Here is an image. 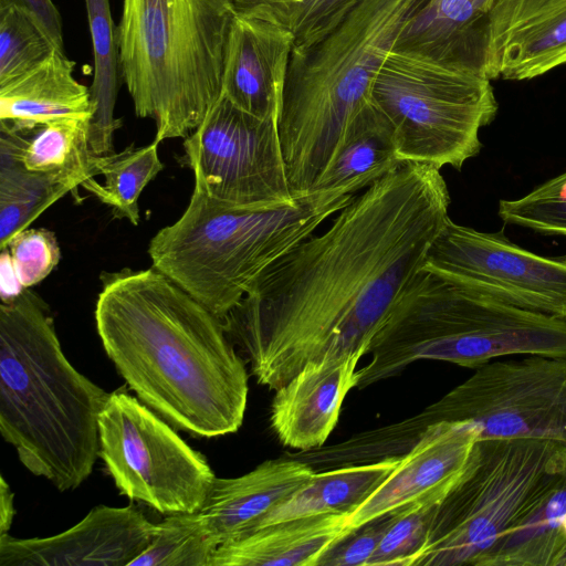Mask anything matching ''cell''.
Wrapping results in <instances>:
<instances>
[{
  "mask_svg": "<svg viewBox=\"0 0 566 566\" xmlns=\"http://www.w3.org/2000/svg\"><path fill=\"white\" fill-rule=\"evenodd\" d=\"M450 201L440 169L405 164L270 265L222 319L258 384L276 390L310 363L368 354Z\"/></svg>",
  "mask_w": 566,
  "mask_h": 566,
  "instance_id": "6da1fadb",
  "label": "cell"
},
{
  "mask_svg": "<svg viewBox=\"0 0 566 566\" xmlns=\"http://www.w3.org/2000/svg\"><path fill=\"white\" fill-rule=\"evenodd\" d=\"M99 279L97 334L137 398L191 436L238 431L249 376L222 319L153 266Z\"/></svg>",
  "mask_w": 566,
  "mask_h": 566,
  "instance_id": "7a4b0ae2",
  "label": "cell"
},
{
  "mask_svg": "<svg viewBox=\"0 0 566 566\" xmlns=\"http://www.w3.org/2000/svg\"><path fill=\"white\" fill-rule=\"evenodd\" d=\"M109 392L65 357L46 303L31 289L0 305V433L23 467L75 490L99 453Z\"/></svg>",
  "mask_w": 566,
  "mask_h": 566,
  "instance_id": "3957f363",
  "label": "cell"
},
{
  "mask_svg": "<svg viewBox=\"0 0 566 566\" xmlns=\"http://www.w3.org/2000/svg\"><path fill=\"white\" fill-rule=\"evenodd\" d=\"M426 0H363L319 40L294 46L277 130L294 198L333 163L377 75Z\"/></svg>",
  "mask_w": 566,
  "mask_h": 566,
  "instance_id": "277c9868",
  "label": "cell"
},
{
  "mask_svg": "<svg viewBox=\"0 0 566 566\" xmlns=\"http://www.w3.org/2000/svg\"><path fill=\"white\" fill-rule=\"evenodd\" d=\"M355 195L321 190L285 207L247 208L193 189L180 218L151 238L148 254L153 268L223 319L270 265Z\"/></svg>",
  "mask_w": 566,
  "mask_h": 566,
  "instance_id": "5b68a950",
  "label": "cell"
},
{
  "mask_svg": "<svg viewBox=\"0 0 566 566\" xmlns=\"http://www.w3.org/2000/svg\"><path fill=\"white\" fill-rule=\"evenodd\" d=\"M370 360L356 371L364 389L419 359L479 368L493 358H566V319L520 310L470 292L424 263L375 336Z\"/></svg>",
  "mask_w": 566,
  "mask_h": 566,
  "instance_id": "8992f818",
  "label": "cell"
},
{
  "mask_svg": "<svg viewBox=\"0 0 566 566\" xmlns=\"http://www.w3.org/2000/svg\"><path fill=\"white\" fill-rule=\"evenodd\" d=\"M231 0H124L119 70L154 142L187 137L222 95Z\"/></svg>",
  "mask_w": 566,
  "mask_h": 566,
  "instance_id": "52a82bcc",
  "label": "cell"
},
{
  "mask_svg": "<svg viewBox=\"0 0 566 566\" xmlns=\"http://www.w3.org/2000/svg\"><path fill=\"white\" fill-rule=\"evenodd\" d=\"M491 80L471 69L395 48L371 103L389 120L402 164L461 170L483 147L480 129L499 109Z\"/></svg>",
  "mask_w": 566,
  "mask_h": 566,
  "instance_id": "ba28073f",
  "label": "cell"
},
{
  "mask_svg": "<svg viewBox=\"0 0 566 566\" xmlns=\"http://www.w3.org/2000/svg\"><path fill=\"white\" fill-rule=\"evenodd\" d=\"M565 453L566 446L554 441L478 440L416 565L479 566Z\"/></svg>",
  "mask_w": 566,
  "mask_h": 566,
  "instance_id": "9c48e42d",
  "label": "cell"
},
{
  "mask_svg": "<svg viewBox=\"0 0 566 566\" xmlns=\"http://www.w3.org/2000/svg\"><path fill=\"white\" fill-rule=\"evenodd\" d=\"M99 453L119 492L164 514L199 511L216 479L206 458L123 388L99 415Z\"/></svg>",
  "mask_w": 566,
  "mask_h": 566,
  "instance_id": "30bf717a",
  "label": "cell"
},
{
  "mask_svg": "<svg viewBox=\"0 0 566 566\" xmlns=\"http://www.w3.org/2000/svg\"><path fill=\"white\" fill-rule=\"evenodd\" d=\"M408 421L419 434L436 422H463L475 429L478 440L566 446V358L531 355L488 363Z\"/></svg>",
  "mask_w": 566,
  "mask_h": 566,
  "instance_id": "8fae6325",
  "label": "cell"
},
{
  "mask_svg": "<svg viewBox=\"0 0 566 566\" xmlns=\"http://www.w3.org/2000/svg\"><path fill=\"white\" fill-rule=\"evenodd\" d=\"M184 164L195 188L219 202L280 208L296 202L282 154L277 123L250 115L226 96L184 142Z\"/></svg>",
  "mask_w": 566,
  "mask_h": 566,
  "instance_id": "7c38bea8",
  "label": "cell"
},
{
  "mask_svg": "<svg viewBox=\"0 0 566 566\" xmlns=\"http://www.w3.org/2000/svg\"><path fill=\"white\" fill-rule=\"evenodd\" d=\"M424 264L481 296L566 319V254L541 255L512 242L502 230L483 232L450 219Z\"/></svg>",
  "mask_w": 566,
  "mask_h": 566,
  "instance_id": "4fadbf2b",
  "label": "cell"
},
{
  "mask_svg": "<svg viewBox=\"0 0 566 566\" xmlns=\"http://www.w3.org/2000/svg\"><path fill=\"white\" fill-rule=\"evenodd\" d=\"M156 525L135 505H98L53 536L0 535V566H128L148 546Z\"/></svg>",
  "mask_w": 566,
  "mask_h": 566,
  "instance_id": "5bb4252c",
  "label": "cell"
},
{
  "mask_svg": "<svg viewBox=\"0 0 566 566\" xmlns=\"http://www.w3.org/2000/svg\"><path fill=\"white\" fill-rule=\"evenodd\" d=\"M478 441L463 422H436L399 459L380 485L347 514V526L365 524L436 493H449L464 473Z\"/></svg>",
  "mask_w": 566,
  "mask_h": 566,
  "instance_id": "9a60e30c",
  "label": "cell"
},
{
  "mask_svg": "<svg viewBox=\"0 0 566 566\" xmlns=\"http://www.w3.org/2000/svg\"><path fill=\"white\" fill-rule=\"evenodd\" d=\"M294 38L269 21L234 14L226 46L222 95L241 111L277 123Z\"/></svg>",
  "mask_w": 566,
  "mask_h": 566,
  "instance_id": "2e32d148",
  "label": "cell"
},
{
  "mask_svg": "<svg viewBox=\"0 0 566 566\" xmlns=\"http://www.w3.org/2000/svg\"><path fill=\"white\" fill-rule=\"evenodd\" d=\"M566 64V0H501L490 29L486 76L523 81Z\"/></svg>",
  "mask_w": 566,
  "mask_h": 566,
  "instance_id": "e0dca14e",
  "label": "cell"
},
{
  "mask_svg": "<svg viewBox=\"0 0 566 566\" xmlns=\"http://www.w3.org/2000/svg\"><path fill=\"white\" fill-rule=\"evenodd\" d=\"M360 358L352 355L310 363L275 390L270 421L283 446L306 451L325 443L346 395L356 386Z\"/></svg>",
  "mask_w": 566,
  "mask_h": 566,
  "instance_id": "ac0fdd59",
  "label": "cell"
},
{
  "mask_svg": "<svg viewBox=\"0 0 566 566\" xmlns=\"http://www.w3.org/2000/svg\"><path fill=\"white\" fill-rule=\"evenodd\" d=\"M315 473L295 459L266 460L237 478H217L199 510L218 545L253 531Z\"/></svg>",
  "mask_w": 566,
  "mask_h": 566,
  "instance_id": "d6986e66",
  "label": "cell"
},
{
  "mask_svg": "<svg viewBox=\"0 0 566 566\" xmlns=\"http://www.w3.org/2000/svg\"><path fill=\"white\" fill-rule=\"evenodd\" d=\"M500 1L426 0L406 22L395 48L486 76L491 19Z\"/></svg>",
  "mask_w": 566,
  "mask_h": 566,
  "instance_id": "ffe728a7",
  "label": "cell"
},
{
  "mask_svg": "<svg viewBox=\"0 0 566 566\" xmlns=\"http://www.w3.org/2000/svg\"><path fill=\"white\" fill-rule=\"evenodd\" d=\"M566 453L479 566H566Z\"/></svg>",
  "mask_w": 566,
  "mask_h": 566,
  "instance_id": "44dd1931",
  "label": "cell"
},
{
  "mask_svg": "<svg viewBox=\"0 0 566 566\" xmlns=\"http://www.w3.org/2000/svg\"><path fill=\"white\" fill-rule=\"evenodd\" d=\"M347 514L273 523L218 546L211 566H317L323 555L353 533Z\"/></svg>",
  "mask_w": 566,
  "mask_h": 566,
  "instance_id": "7402d4cb",
  "label": "cell"
},
{
  "mask_svg": "<svg viewBox=\"0 0 566 566\" xmlns=\"http://www.w3.org/2000/svg\"><path fill=\"white\" fill-rule=\"evenodd\" d=\"M74 67L56 49L30 72L0 85V124L20 129L60 118L92 120L91 88L75 80Z\"/></svg>",
  "mask_w": 566,
  "mask_h": 566,
  "instance_id": "603a6c76",
  "label": "cell"
},
{
  "mask_svg": "<svg viewBox=\"0 0 566 566\" xmlns=\"http://www.w3.org/2000/svg\"><path fill=\"white\" fill-rule=\"evenodd\" d=\"M402 165L392 127L370 101L352 122L336 157L311 192L347 189L357 193Z\"/></svg>",
  "mask_w": 566,
  "mask_h": 566,
  "instance_id": "cb8c5ba5",
  "label": "cell"
},
{
  "mask_svg": "<svg viewBox=\"0 0 566 566\" xmlns=\"http://www.w3.org/2000/svg\"><path fill=\"white\" fill-rule=\"evenodd\" d=\"M90 124L88 118H60L20 129L0 124V135L9 140L28 170L56 175L77 189L96 175L88 143Z\"/></svg>",
  "mask_w": 566,
  "mask_h": 566,
  "instance_id": "d4e9b609",
  "label": "cell"
},
{
  "mask_svg": "<svg viewBox=\"0 0 566 566\" xmlns=\"http://www.w3.org/2000/svg\"><path fill=\"white\" fill-rule=\"evenodd\" d=\"M399 459L400 457H391L315 471L292 496L266 514L254 530L301 517L348 514L380 485Z\"/></svg>",
  "mask_w": 566,
  "mask_h": 566,
  "instance_id": "484cf974",
  "label": "cell"
},
{
  "mask_svg": "<svg viewBox=\"0 0 566 566\" xmlns=\"http://www.w3.org/2000/svg\"><path fill=\"white\" fill-rule=\"evenodd\" d=\"M67 180L28 170L9 140L0 135V248L27 229L44 210L70 191Z\"/></svg>",
  "mask_w": 566,
  "mask_h": 566,
  "instance_id": "4316f807",
  "label": "cell"
},
{
  "mask_svg": "<svg viewBox=\"0 0 566 566\" xmlns=\"http://www.w3.org/2000/svg\"><path fill=\"white\" fill-rule=\"evenodd\" d=\"M94 56V76L91 88L95 114L90 124L88 143L94 156L113 153V136L122 126L114 117L118 91L119 56L116 29L109 0H84Z\"/></svg>",
  "mask_w": 566,
  "mask_h": 566,
  "instance_id": "83f0119b",
  "label": "cell"
},
{
  "mask_svg": "<svg viewBox=\"0 0 566 566\" xmlns=\"http://www.w3.org/2000/svg\"><path fill=\"white\" fill-rule=\"evenodd\" d=\"M158 145L134 144L119 153L93 156L96 175L104 177V185L91 178L82 187L103 203L112 207L115 218L127 219L134 226L139 222L138 199L145 187L163 170Z\"/></svg>",
  "mask_w": 566,
  "mask_h": 566,
  "instance_id": "f1b7e54d",
  "label": "cell"
},
{
  "mask_svg": "<svg viewBox=\"0 0 566 566\" xmlns=\"http://www.w3.org/2000/svg\"><path fill=\"white\" fill-rule=\"evenodd\" d=\"M363 0H231L237 13L289 31L294 46L308 45L335 29Z\"/></svg>",
  "mask_w": 566,
  "mask_h": 566,
  "instance_id": "f546056e",
  "label": "cell"
},
{
  "mask_svg": "<svg viewBox=\"0 0 566 566\" xmlns=\"http://www.w3.org/2000/svg\"><path fill=\"white\" fill-rule=\"evenodd\" d=\"M218 546L199 511L168 514L128 566H211Z\"/></svg>",
  "mask_w": 566,
  "mask_h": 566,
  "instance_id": "4dcf8cb0",
  "label": "cell"
},
{
  "mask_svg": "<svg viewBox=\"0 0 566 566\" xmlns=\"http://www.w3.org/2000/svg\"><path fill=\"white\" fill-rule=\"evenodd\" d=\"M448 494L436 493L392 512L367 566H415L427 545L439 505Z\"/></svg>",
  "mask_w": 566,
  "mask_h": 566,
  "instance_id": "1f68e13d",
  "label": "cell"
},
{
  "mask_svg": "<svg viewBox=\"0 0 566 566\" xmlns=\"http://www.w3.org/2000/svg\"><path fill=\"white\" fill-rule=\"evenodd\" d=\"M54 50L52 39L28 11L0 6V85L30 72Z\"/></svg>",
  "mask_w": 566,
  "mask_h": 566,
  "instance_id": "d6a6232c",
  "label": "cell"
},
{
  "mask_svg": "<svg viewBox=\"0 0 566 566\" xmlns=\"http://www.w3.org/2000/svg\"><path fill=\"white\" fill-rule=\"evenodd\" d=\"M497 214L505 224L566 237V171L521 198L500 200Z\"/></svg>",
  "mask_w": 566,
  "mask_h": 566,
  "instance_id": "836d02e7",
  "label": "cell"
},
{
  "mask_svg": "<svg viewBox=\"0 0 566 566\" xmlns=\"http://www.w3.org/2000/svg\"><path fill=\"white\" fill-rule=\"evenodd\" d=\"M1 250L7 251L17 281L23 289L43 281L61 260L54 232L44 228L22 230Z\"/></svg>",
  "mask_w": 566,
  "mask_h": 566,
  "instance_id": "e575fe53",
  "label": "cell"
},
{
  "mask_svg": "<svg viewBox=\"0 0 566 566\" xmlns=\"http://www.w3.org/2000/svg\"><path fill=\"white\" fill-rule=\"evenodd\" d=\"M390 514L365 524L336 543L323 555L317 566H367L384 535Z\"/></svg>",
  "mask_w": 566,
  "mask_h": 566,
  "instance_id": "d590c367",
  "label": "cell"
},
{
  "mask_svg": "<svg viewBox=\"0 0 566 566\" xmlns=\"http://www.w3.org/2000/svg\"><path fill=\"white\" fill-rule=\"evenodd\" d=\"M13 4L28 11L64 52L62 18L52 0H0V6Z\"/></svg>",
  "mask_w": 566,
  "mask_h": 566,
  "instance_id": "8d00e7d4",
  "label": "cell"
},
{
  "mask_svg": "<svg viewBox=\"0 0 566 566\" xmlns=\"http://www.w3.org/2000/svg\"><path fill=\"white\" fill-rule=\"evenodd\" d=\"M15 514L13 493L4 476H0V535L8 534Z\"/></svg>",
  "mask_w": 566,
  "mask_h": 566,
  "instance_id": "74e56055",
  "label": "cell"
},
{
  "mask_svg": "<svg viewBox=\"0 0 566 566\" xmlns=\"http://www.w3.org/2000/svg\"><path fill=\"white\" fill-rule=\"evenodd\" d=\"M562 528H563V533H564V535L566 537V514H565V516L563 518V522H562Z\"/></svg>",
  "mask_w": 566,
  "mask_h": 566,
  "instance_id": "f35d334b",
  "label": "cell"
}]
</instances>
